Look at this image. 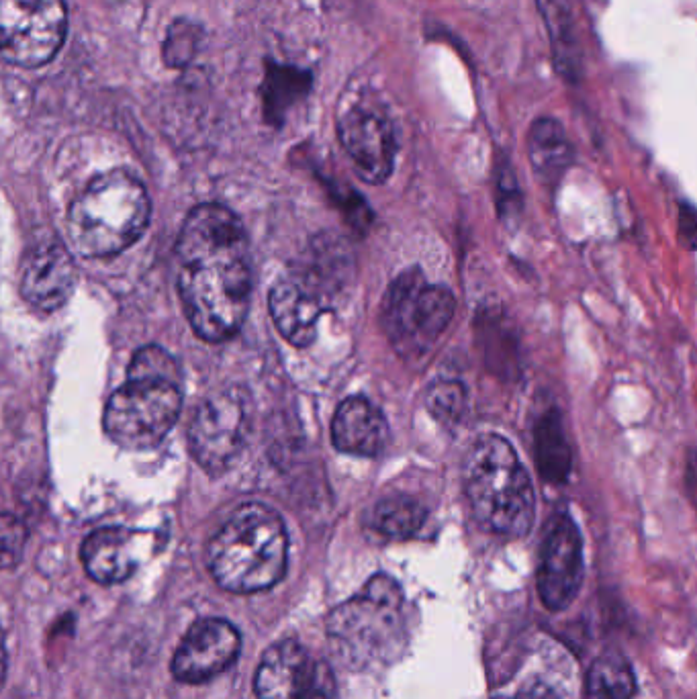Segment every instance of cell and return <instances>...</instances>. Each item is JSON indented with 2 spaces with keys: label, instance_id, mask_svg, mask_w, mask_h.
Wrapping results in <instances>:
<instances>
[{
  "label": "cell",
  "instance_id": "1",
  "mask_svg": "<svg viewBox=\"0 0 697 699\" xmlns=\"http://www.w3.org/2000/svg\"><path fill=\"white\" fill-rule=\"evenodd\" d=\"M176 258L178 295L195 334L211 344L234 338L252 295L248 238L240 217L219 203L195 207L182 223Z\"/></svg>",
  "mask_w": 697,
  "mask_h": 699
},
{
  "label": "cell",
  "instance_id": "2",
  "mask_svg": "<svg viewBox=\"0 0 697 699\" xmlns=\"http://www.w3.org/2000/svg\"><path fill=\"white\" fill-rule=\"evenodd\" d=\"M287 528L274 509L246 503L213 536L207 563L213 579L231 593H258L285 577Z\"/></svg>",
  "mask_w": 697,
  "mask_h": 699
},
{
  "label": "cell",
  "instance_id": "3",
  "mask_svg": "<svg viewBox=\"0 0 697 699\" xmlns=\"http://www.w3.org/2000/svg\"><path fill=\"white\" fill-rule=\"evenodd\" d=\"M464 491L475 518L489 532L520 538L534 524L536 497L526 466L505 438L487 434L464 462Z\"/></svg>",
  "mask_w": 697,
  "mask_h": 699
},
{
  "label": "cell",
  "instance_id": "4",
  "mask_svg": "<svg viewBox=\"0 0 697 699\" xmlns=\"http://www.w3.org/2000/svg\"><path fill=\"white\" fill-rule=\"evenodd\" d=\"M150 197L133 174L111 170L97 176L68 211V236L86 258L121 254L150 225Z\"/></svg>",
  "mask_w": 697,
  "mask_h": 699
},
{
  "label": "cell",
  "instance_id": "5",
  "mask_svg": "<svg viewBox=\"0 0 697 699\" xmlns=\"http://www.w3.org/2000/svg\"><path fill=\"white\" fill-rule=\"evenodd\" d=\"M403 634V593L387 575H375L362 593L340 603L328 618L332 644L340 659L354 667L391 661Z\"/></svg>",
  "mask_w": 697,
  "mask_h": 699
},
{
  "label": "cell",
  "instance_id": "6",
  "mask_svg": "<svg viewBox=\"0 0 697 699\" xmlns=\"http://www.w3.org/2000/svg\"><path fill=\"white\" fill-rule=\"evenodd\" d=\"M182 407L180 381L129 379L107 401V436L127 450L158 446L174 428Z\"/></svg>",
  "mask_w": 697,
  "mask_h": 699
},
{
  "label": "cell",
  "instance_id": "7",
  "mask_svg": "<svg viewBox=\"0 0 697 699\" xmlns=\"http://www.w3.org/2000/svg\"><path fill=\"white\" fill-rule=\"evenodd\" d=\"M454 295L442 285H430L422 270H407L389 287L383 323L391 344L405 356L428 352L454 317Z\"/></svg>",
  "mask_w": 697,
  "mask_h": 699
},
{
  "label": "cell",
  "instance_id": "8",
  "mask_svg": "<svg viewBox=\"0 0 697 699\" xmlns=\"http://www.w3.org/2000/svg\"><path fill=\"white\" fill-rule=\"evenodd\" d=\"M66 29L64 0H0V48L11 66L39 68L52 62Z\"/></svg>",
  "mask_w": 697,
  "mask_h": 699
},
{
  "label": "cell",
  "instance_id": "9",
  "mask_svg": "<svg viewBox=\"0 0 697 699\" xmlns=\"http://www.w3.org/2000/svg\"><path fill=\"white\" fill-rule=\"evenodd\" d=\"M248 422V401L236 389L201 403L189 428V446L205 473L219 477L236 462L246 446Z\"/></svg>",
  "mask_w": 697,
  "mask_h": 699
},
{
  "label": "cell",
  "instance_id": "10",
  "mask_svg": "<svg viewBox=\"0 0 697 699\" xmlns=\"http://www.w3.org/2000/svg\"><path fill=\"white\" fill-rule=\"evenodd\" d=\"M258 699H338L332 669L295 642L272 644L256 669Z\"/></svg>",
  "mask_w": 697,
  "mask_h": 699
},
{
  "label": "cell",
  "instance_id": "11",
  "mask_svg": "<svg viewBox=\"0 0 697 699\" xmlns=\"http://www.w3.org/2000/svg\"><path fill=\"white\" fill-rule=\"evenodd\" d=\"M538 593L552 612L575 601L583 583V540L569 514H556L546 530L538 561Z\"/></svg>",
  "mask_w": 697,
  "mask_h": 699
},
{
  "label": "cell",
  "instance_id": "12",
  "mask_svg": "<svg viewBox=\"0 0 697 699\" xmlns=\"http://www.w3.org/2000/svg\"><path fill=\"white\" fill-rule=\"evenodd\" d=\"M338 137L362 180L381 184L391 176L397 139L387 115L373 107L354 105L340 117Z\"/></svg>",
  "mask_w": 697,
  "mask_h": 699
},
{
  "label": "cell",
  "instance_id": "13",
  "mask_svg": "<svg viewBox=\"0 0 697 699\" xmlns=\"http://www.w3.org/2000/svg\"><path fill=\"white\" fill-rule=\"evenodd\" d=\"M242 636L234 624L219 618H205L191 626L178 644L172 659L174 679L199 685L236 663Z\"/></svg>",
  "mask_w": 697,
  "mask_h": 699
},
{
  "label": "cell",
  "instance_id": "14",
  "mask_svg": "<svg viewBox=\"0 0 697 699\" xmlns=\"http://www.w3.org/2000/svg\"><path fill=\"white\" fill-rule=\"evenodd\" d=\"M76 283V262L62 242L43 240L27 254L21 293L33 309L41 313L58 311L72 297Z\"/></svg>",
  "mask_w": 697,
  "mask_h": 699
},
{
  "label": "cell",
  "instance_id": "15",
  "mask_svg": "<svg viewBox=\"0 0 697 699\" xmlns=\"http://www.w3.org/2000/svg\"><path fill=\"white\" fill-rule=\"evenodd\" d=\"M268 305L274 325L289 344L307 348L315 340L317 323L323 313V303L317 289L297 281L295 276L283 278L272 287Z\"/></svg>",
  "mask_w": 697,
  "mask_h": 699
},
{
  "label": "cell",
  "instance_id": "16",
  "mask_svg": "<svg viewBox=\"0 0 697 699\" xmlns=\"http://www.w3.org/2000/svg\"><path fill=\"white\" fill-rule=\"evenodd\" d=\"M332 442L352 456H377L389 442V424L373 403L350 397L334 415Z\"/></svg>",
  "mask_w": 697,
  "mask_h": 699
},
{
  "label": "cell",
  "instance_id": "17",
  "mask_svg": "<svg viewBox=\"0 0 697 699\" xmlns=\"http://www.w3.org/2000/svg\"><path fill=\"white\" fill-rule=\"evenodd\" d=\"M80 558L90 579L101 585L121 583L137 567L135 534L125 528H101L86 536Z\"/></svg>",
  "mask_w": 697,
  "mask_h": 699
},
{
  "label": "cell",
  "instance_id": "18",
  "mask_svg": "<svg viewBox=\"0 0 697 699\" xmlns=\"http://www.w3.org/2000/svg\"><path fill=\"white\" fill-rule=\"evenodd\" d=\"M544 21L554 70L567 82H579L583 74V50L569 0H536Z\"/></svg>",
  "mask_w": 697,
  "mask_h": 699
},
{
  "label": "cell",
  "instance_id": "19",
  "mask_svg": "<svg viewBox=\"0 0 697 699\" xmlns=\"http://www.w3.org/2000/svg\"><path fill=\"white\" fill-rule=\"evenodd\" d=\"M528 152L532 168L544 184L559 182L575 160L565 127L552 117H540L532 123Z\"/></svg>",
  "mask_w": 697,
  "mask_h": 699
},
{
  "label": "cell",
  "instance_id": "20",
  "mask_svg": "<svg viewBox=\"0 0 697 699\" xmlns=\"http://www.w3.org/2000/svg\"><path fill=\"white\" fill-rule=\"evenodd\" d=\"M313 88V74L309 70L268 62L264 70L262 111L270 125H283L285 117L297 107Z\"/></svg>",
  "mask_w": 697,
  "mask_h": 699
},
{
  "label": "cell",
  "instance_id": "21",
  "mask_svg": "<svg viewBox=\"0 0 697 699\" xmlns=\"http://www.w3.org/2000/svg\"><path fill=\"white\" fill-rule=\"evenodd\" d=\"M534 460L546 483H567L573 469V454L565 436L559 411L544 413L534 428Z\"/></svg>",
  "mask_w": 697,
  "mask_h": 699
},
{
  "label": "cell",
  "instance_id": "22",
  "mask_svg": "<svg viewBox=\"0 0 697 699\" xmlns=\"http://www.w3.org/2000/svg\"><path fill=\"white\" fill-rule=\"evenodd\" d=\"M636 677L632 665L620 652H606L589 669L587 699H632Z\"/></svg>",
  "mask_w": 697,
  "mask_h": 699
},
{
  "label": "cell",
  "instance_id": "23",
  "mask_svg": "<svg viewBox=\"0 0 697 699\" xmlns=\"http://www.w3.org/2000/svg\"><path fill=\"white\" fill-rule=\"evenodd\" d=\"M426 522V509L420 501L411 497H387L379 501L370 514V526H373L379 534L393 538V540H405L413 534L420 532V528Z\"/></svg>",
  "mask_w": 697,
  "mask_h": 699
},
{
  "label": "cell",
  "instance_id": "24",
  "mask_svg": "<svg viewBox=\"0 0 697 699\" xmlns=\"http://www.w3.org/2000/svg\"><path fill=\"white\" fill-rule=\"evenodd\" d=\"M485 338H487V360L497 375L516 379L520 370V346L514 330L503 323L501 317L493 315L485 321Z\"/></svg>",
  "mask_w": 697,
  "mask_h": 699
},
{
  "label": "cell",
  "instance_id": "25",
  "mask_svg": "<svg viewBox=\"0 0 697 699\" xmlns=\"http://www.w3.org/2000/svg\"><path fill=\"white\" fill-rule=\"evenodd\" d=\"M203 29L201 25L187 21V19H178L174 21L168 31H166V39L162 43V60L168 68H184L189 66L201 52L203 45Z\"/></svg>",
  "mask_w": 697,
  "mask_h": 699
},
{
  "label": "cell",
  "instance_id": "26",
  "mask_svg": "<svg viewBox=\"0 0 697 699\" xmlns=\"http://www.w3.org/2000/svg\"><path fill=\"white\" fill-rule=\"evenodd\" d=\"M430 413L442 424H456L467 407V389L460 381H438L426 395Z\"/></svg>",
  "mask_w": 697,
  "mask_h": 699
},
{
  "label": "cell",
  "instance_id": "27",
  "mask_svg": "<svg viewBox=\"0 0 697 699\" xmlns=\"http://www.w3.org/2000/svg\"><path fill=\"white\" fill-rule=\"evenodd\" d=\"M127 377L180 381V370H178V362L170 352H166L160 346H146L135 352L127 370Z\"/></svg>",
  "mask_w": 697,
  "mask_h": 699
},
{
  "label": "cell",
  "instance_id": "28",
  "mask_svg": "<svg viewBox=\"0 0 697 699\" xmlns=\"http://www.w3.org/2000/svg\"><path fill=\"white\" fill-rule=\"evenodd\" d=\"M497 207L501 217L516 215L522 209L520 184L507 160H501L497 166Z\"/></svg>",
  "mask_w": 697,
  "mask_h": 699
},
{
  "label": "cell",
  "instance_id": "29",
  "mask_svg": "<svg viewBox=\"0 0 697 699\" xmlns=\"http://www.w3.org/2000/svg\"><path fill=\"white\" fill-rule=\"evenodd\" d=\"M25 542L23 526L11 516L5 514L3 518V554H5V567H13L19 561V554Z\"/></svg>",
  "mask_w": 697,
  "mask_h": 699
},
{
  "label": "cell",
  "instance_id": "30",
  "mask_svg": "<svg viewBox=\"0 0 697 699\" xmlns=\"http://www.w3.org/2000/svg\"><path fill=\"white\" fill-rule=\"evenodd\" d=\"M679 238L687 248L697 250V209L691 205L679 209Z\"/></svg>",
  "mask_w": 697,
  "mask_h": 699
},
{
  "label": "cell",
  "instance_id": "31",
  "mask_svg": "<svg viewBox=\"0 0 697 699\" xmlns=\"http://www.w3.org/2000/svg\"><path fill=\"white\" fill-rule=\"evenodd\" d=\"M495 699H559L556 693L542 685V683H530L526 687H522L520 691H516L514 695H503V697H495Z\"/></svg>",
  "mask_w": 697,
  "mask_h": 699
},
{
  "label": "cell",
  "instance_id": "32",
  "mask_svg": "<svg viewBox=\"0 0 697 699\" xmlns=\"http://www.w3.org/2000/svg\"><path fill=\"white\" fill-rule=\"evenodd\" d=\"M685 487H687V493H689L693 505L697 507V450H691V452H689V458H687Z\"/></svg>",
  "mask_w": 697,
  "mask_h": 699
}]
</instances>
